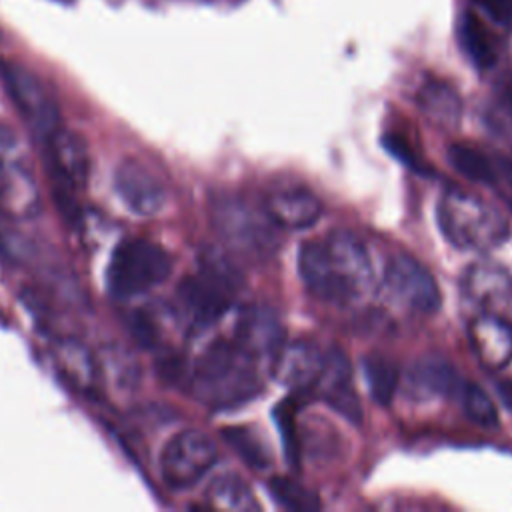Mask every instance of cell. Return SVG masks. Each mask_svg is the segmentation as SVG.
<instances>
[{
	"instance_id": "cell-1",
	"label": "cell",
	"mask_w": 512,
	"mask_h": 512,
	"mask_svg": "<svg viewBox=\"0 0 512 512\" xmlns=\"http://www.w3.org/2000/svg\"><path fill=\"white\" fill-rule=\"evenodd\" d=\"M298 270L308 292L330 304L358 300L374 284L370 254L362 240L348 230H332L324 238L304 242Z\"/></svg>"
},
{
	"instance_id": "cell-2",
	"label": "cell",
	"mask_w": 512,
	"mask_h": 512,
	"mask_svg": "<svg viewBox=\"0 0 512 512\" xmlns=\"http://www.w3.org/2000/svg\"><path fill=\"white\" fill-rule=\"evenodd\" d=\"M258 360L234 340L210 344L198 358L192 372L196 398L212 408H230L250 400L262 390Z\"/></svg>"
},
{
	"instance_id": "cell-3",
	"label": "cell",
	"mask_w": 512,
	"mask_h": 512,
	"mask_svg": "<svg viewBox=\"0 0 512 512\" xmlns=\"http://www.w3.org/2000/svg\"><path fill=\"white\" fill-rule=\"evenodd\" d=\"M438 226L450 244L462 250L486 252L508 236L504 216L482 198L448 190L438 202Z\"/></svg>"
},
{
	"instance_id": "cell-4",
	"label": "cell",
	"mask_w": 512,
	"mask_h": 512,
	"mask_svg": "<svg viewBox=\"0 0 512 512\" xmlns=\"http://www.w3.org/2000/svg\"><path fill=\"white\" fill-rule=\"evenodd\" d=\"M170 272L172 258L160 244L130 238L112 250L106 268V286L114 298L126 300L162 284Z\"/></svg>"
},
{
	"instance_id": "cell-5",
	"label": "cell",
	"mask_w": 512,
	"mask_h": 512,
	"mask_svg": "<svg viewBox=\"0 0 512 512\" xmlns=\"http://www.w3.org/2000/svg\"><path fill=\"white\" fill-rule=\"evenodd\" d=\"M240 288V276L234 266L216 252L202 254L200 270L182 280L178 300L186 316L200 326L218 320L232 304Z\"/></svg>"
},
{
	"instance_id": "cell-6",
	"label": "cell",
	"mask_w": 512,
	"mask_h": 512,
	"mask_svg": "<svg viewBox=\"0 0 512 512\" xmlns=\"http://www.w3.org/2000/svg\"><path fill=\"white\" fill-rule=\"evenodd\" d=\"M42 144H44L54 202L62 218H66L70 224H76L80 220L76 194L80 188H84L88 180V168H90L86 144L82 142L80 136H76L64 126L48 134L42 140Z\"/></svg>"
},
{
	"instance_id": "cell-7",
	"label": "cell",
	"mask_w": 512,
	"mask_h": 512,
	"mask_svg": "<svg viewBox=\"0 0 512 512\" xmlns=\"http://www.w3.org/2000/svg\"><path fill=\"white\" fill-rule=\"evenodd\" d=\"M212 220L222 240L236 252L264 258L278 246V226L266 214L240 198H220L212 206Z\"/></svg>"
},
{
	"instance_id": "cell-8",
	"label": "cell",
	"mask_w": 512,
	"mask_h": 512,
	"mask_svg": "<svg viewBox=\"0 0 512 512\" xmlns=\"http://www.w3.org/2000/svg\"><path fill=\"white\" fill-rule=\"evenodd\" d=\"M0 82L24 124L40 140L64 126L54 96L30 68L20 62L0 58Z\"/></svg>"
},
{
	"instance_id": "cell-9",
	"label": "cell",
	"mask_w": 512,
	"mask_h": 512,
	"mask_svg": "<svg viewBox=\"0 0 512 512\" xmlns=\"http://www.w3.org/2000/svg\"><path fill=\"white\" fill-rule=\"evenodd\" d=\"M218 458L214 440L200 430L174 434L160 454V474L166 486L184 490L208 474Z\"/></svg>"
},
{
	"instance_id": "cell-10",
	"label": "cell",
	"mask_w": 512,
	"mask_h": 512,
	"mask_svg": "<svg viewBox=\"0 0 512 512\" xmlns=\"http://www.w3.org/2000/svg\"><path fill=\"white\" fill-rule=\"evenodd\" d=\"M464 306L474 314L512 324V274L496 262L480 260L466 268L460 280Z\"/></svg>"
},
{
	"instance_id": "cell-11",
	"label": "cell",
	"mask_w": 512,
	"mask_h": 512,
	"mask_svg": "<svg viewBox=\"0 0 512 512\" xmlns=\"http://www.w3.org/2000/svg\"><path fill=\"white\" fill-rule=\"evenodd\" d=\"M384 282L398 302L416 312L432 314L440 306V290L434 276L408 254L392 256L386 266Z\"/></svg>"
},
{
	"instance_id": "cell-12",
	"label": "cell",
	"mask_w": 512,
	"mask_h": 512,
	"mask_svg": "<svg viewBox=\"0 0 512 512\" xmlns=\"http://www.w3.org/2000/svg\"><path fill=\"white\" fill-rule=\"evenodd\" d=\"M112 186L120 202L138 216H154L166 204L162 180L140 160L124 158L114 168Z\"/></svg>"
},
{
	"instance_id": "cell-13",
	"label": "cell",
	"mask_w": 512,
	"mask_h": 512,
	"mask_svg": "<svg viewBox=\"0 0 512 512\" xmlns=\"http://www.w3.org/2000/svg\"><path fill=\"white\" fill-rule=\"evenodd\" d=\"M232 340L258 362H274L284 346V326L272 308L250 306L240 314Z\"/></svg>"
},
{
	"instance_id": "cell-14",
	"label": "cell",
	"mask_w": 512,
	"mask_h": 512,
	"mask_svg": "<svg viewBox=\"0 0 512 512\" xmlns=\"http://www.w3.org/2000/svg\"><path fill=\"white\" fill-rule=\"evenodd\" d=\"M52 360L62 378L86 396H96L102 382L100 364L94 352L78 338L64 336L52 344Z\"/></svg>"
},
{
	"instance_id": "cell-15",
	"label": "cell",
	"mask_w": 512,
	"mask_h": 512,
	"mask_svg": "<svg viewBox=\"0 0 512 512\" xmlns=\"http://www.w3.org/2000/svg\"><path fill=\"white\" fill-rule=\"evenodd\" d=\"M40 210V194L32 174L18 162H10L0 152V216L8 220H28Z\"/></svg>"
},
{
	"instance_id": "cell-16",
	"label": "cell",
	"mask_w": 512,
	"mask_h": 512,
	"mask_svg": "<svg viewBox=\"0 0 512 512\" xmlns=\"http://www.w3.org/2000/svg\"><path fill=\"white\" fill-rule=\"evenodd\" d=\"M324 362L326 354H322L314 344L294 342L282 346L272 364L276 368V378L282 384L294 388L296 392H304L316 388L324 370Z\"/></svg>"
},
{
	"instance_id": "cell-17",
	"label": "cell",
	"mask_w": 512,
	"mask_h": 512,
	"mask_svg": "<svg viewBox=\"0 0 512 512\" xmlns=\"http://www.w3.org/2000/svg\"><path fill=\"white\" fill-rule=\"evenodd\" d=\"M264 210L278 228L300 230L312 226L320 218L322 204L310 190L280 188L266 196Z\"/></svg>"
},
{
	"instance_id": "cell-18",
	"label": "cell",
	"mask_w": 512,
	"mask_h": 512,
	"mask_svg": "<svg viewBox=\"0 0 512 512\" xmlns=\"http://www.w3.org/2000/svg\"><path fill=\"white\" fill-rule=\"evenodd\" d=\"M470 344L488 368H504L512 360V324L500 318L474 314L470 318Z\"/></svg>"
},
{
	"instance_id": "cell-19",
	"label": "cell",
	"mask_w": 512,
	"mask_h": 512,
	"mask_svg": "<svg viewBox=\"0 0 512 512\" xmlns=\"http://www.w3.org/2000/svg\"><path fill=\"white\" fill-rule=\"evenodd\" d=\"M316 390H320L324 400L350 422L358 424L362 420V408L350 384V366L340 350L326 354L324 370L316 384Z\"/></svg>"
},
{
	"instance_id": "cell-20",
	"label": "cell",
	"mask_w": 512,
	"mask_h": 512,
	"mask_svg": "<svg viewBox=\"0 0 512 512\" xmlns=\"http://www.w3.org/2000/svg\"><path fill=\"white\" fill-rule=\"evenodd\" d=\"M410 384L426 396H452L462 386L456 368L442 356H424L410 368Z\"/></svg>"
},
{
	"instance_id": "cell-21",
	"label": "cell",
	"mask_w": 512,
	"mask_h": 512,
	"mask_svg": "<svg viewBox=\"0 0 512 512\" xmlns=\"http://www.w3.org/2000/svg\"><path fill=\"white\" fill-rule=\"evenodd\" d=\"M418 106L432 124L444 130H450L460 122V114H462L460 96L452 86L440 80H430L420 88Z\"/></svg>"
},
{
	"instance_id": "cell-22",
	"label": "cell",
	"mask_w": 512,
	"mask_h": 512,
	"mask_svg": "<svg viewBox=\"0 0 512 512\" xmlns=\"http://www.w3.org/2000/svg\"><path fill=\"white\" fill-rule=\"evenodd\" d=\"M206 502L218 510H258V502L246 482L236 474L218 476L206 490Z\"/></svg>"
},
{
	"instance_id": "cell-23",
	"label": "cell",
	"mask_w": 512,
	"mask_h": 512,
	"mask_svg": "<svg viewBox=\"0 0 512 512\" xmlns=\"http://www.w3.org/2000/svg\"><path fill=\"white\" fill-rule=\"evenodd\" d=\"M362 368H364V378L374 402L388 406L394 400V394L400 382L398 366L386 356L368 354L362 360Z\"/></svg>"
},
{
	"instance_id": "cell-24",
	"label": "cell",
	"mask_w": 512,
	"mask_h": 512,
	"mask_svg": "<svg viewBox=\"0 0 512 512\" xmlns=\"http://www.w3.org/2000/svg\"><path fill=\"white\" fill-rule=\"evenodd\" d=\"M460 42H462V48L466 50L468 58L478 68H488L496 62L494 40L476 16L468 14V16L462 18V22H460Z\"/></svg>"
},
{
	"instance_id": "cell-25",
	"label": "cell",
	"mask_w": 512,
	"mask_h": 512,
	"mask_svg": "<svg viewBox=\"0 0 512 512\" xmlns=\"http://www.w3.org/2000/svg\"><path fill=\"white\" fill-rule=\"evenodd\" d=\"M222 436L238 452V456L252 468L262 470V468L270 466V462H272L270 450H268L266 442L262 440V436L254 428L232 426V428H224Z\"/></svg>"
},
{
	"instance_id": "cell-26",
	"label": "cell",
	"mask_w": 512,
	"mask_h": 512,
	"mask_svg": "<svg viewBox=\"0 0 512 512\" xmlns=\"http://www.w3.org/2000/svg\"><path fill=\"white\" fill-rule=\"evenodd\" d=\"M450 164L464 174L466 178L480 182V184H494L496 182V170L490 162V158L468 144H452L448 150Z\"/></svg>"
},
{
	"instance_id": "cell-27",
	"label": "cell",
	"mask_w": 512,
	"mask_h": 512,
	"mask_svg": "<svg viewBox=\"0 0 512 512\" xmlns=\"http://www.w3.org/2000/svg\"><path fill=\"white\" fill-rule=\"evenodd\" d=\"M268 492L280 506H284L288 510L310 512V510L320 508V500L312 490H308L300 482L284 478V476H274L268 482Z\"/></svg>"
},
{
	"instance_id": "cell-28",
	"label": "cell",
	"mask_w": 512,
	"mask_h": 512,
	"mask_svg": "<svg viewBox=\"0 0 512 512\" xmlns=\"http://www.w3.org/2000/svg\"><path fill=\"white\" fill-rule=\"evenodd\" d=\"M462 402L466 416L482 428H496L498 426V412L490 396L476 384H466L462 388Z\"/></svg>"
},
{
	"instance_id": "cell-29",
	"label": "cell",
	"mask_w": 512,
	"mask_h": 512,
	"mask_svg": "<svg viewBox=\"0 0 512 512\" xmlns=\"http://www.w3.org/2000/svg\"><path fill=\"white\" fill-rule=\"evenodd\" d=\"M278 426L282 430V438H284V446H286V456L294 462L298 460V436H296V426L292 422V414L288 412L286 406L278 408Z\"/></svg>"
},
{
	"instance_id": "cell-30",
	"label": "cell",
	"mask_w": 512,
	"mask_h": 512,
	"mask_svg": "<svg viewBox=\"0 0 512 512\" xmlns=\"http://www.w3.org/2000/svg\"><path fill=\"white\" fill-rule=\"evenodd\" d=\"M382 142H384V148H386L392 156H396L400 162H404V164L410 166V168H420L418 156L414 154V150L410 148V144H408L404 138H400V136H396V134H390V136H386Z\"/></svg>"
},
{
	"instance_id": "cell-31",
	"label": "cell",
	"mask_w": 512,
	"mask_h": 512,
	"mask_svg": "<svg viewBox=\"0 0 512 512\" xmlns=\"http://www.w3.org/2000/svg\"><path fill=\"white\" fill-rule=\"evenodd\" d=\"M484 12L500 26L512 28V0H476Z\"/></svg>"
},
{
	"instance_id": "cell-32",
	"label": "cell",
	"mask_w": 512,
	"mask_h": 512,
	"mask_svg": "<svg viewBox=\"0 0 512 512\" xmlns=\"http://www.w3.org/2000/svg\"><path fill=\"white\" fill-rule=\"evenodd\" d=\"M496 390H498L502 402L512 410V380H502V382H498Z\"/></svg>"
},
{
	"instance_id": "cell-33",
	"label": "cell",
	"mask_w": 512,
	"mask_h": 512,
	"mask_svg": "<svg viewBox=\"0 0 512 512\" xmlns=\"http://www.w3.org/2000/svg\"><path fill=\"white\" fill-rule=\"evenodd\" d=\"M14 142H16L14 134H12L6 126H2V124H0V152L10 150V148L14 146Z\"/></svg>"
}]
</instances>
